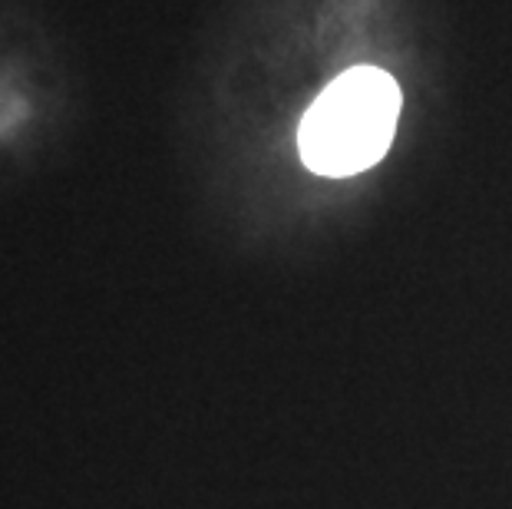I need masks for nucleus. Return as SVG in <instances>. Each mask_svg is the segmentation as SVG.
<instances>
[{
  "mask_svg": "<svg viewBox=\"0 0 512 509\" xmlns=\"http://www.w3.org/2000/svg\"><path fill=\"white\" fill-rule=\"evenodd\" d=\"M403 93L380 67H354L324 86L298 126V153L318 176L344 179L377 166L394 143Z\"/></svg>",
  "mask_w": 512,
  "mask_h": 509,
  "instance_id": "f257e3e1",
  "label": "nucleus"
}]
</instances>
